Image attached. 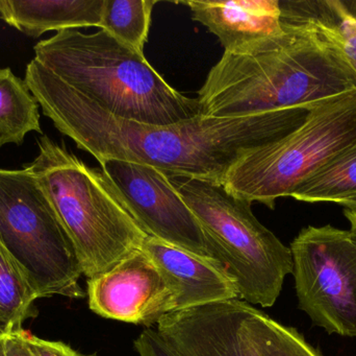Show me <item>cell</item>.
Returning <instances> with one entry per match:
<instances>
[{"label":"cell","instance_id":"4fadbf2b","mask_svg":"<svg viewBox=\"0 0 356 356\" xmlns=\"http://www.w3.org/2000/svg\"><path fill=\"white\" fill-rule=\"evenodd\" d=\"M143 252L160 270L175 295V311L240 299L236 281L215 259L148 236Z\"/></svg>","mask_w":356,"mask_h":356},{"label":"cell","instance_id":"ba28073f","mask_svg":"<svg viewBox=\"0 0 356 356\" xmlns=\"http://www.w3.org/2000/svg\"><path fill=\"white\" fill-rule=\"evenodd\" d=\"M290 249L299 309L328 334L356 338V246L350 231L309 226Z\"/></svg>","mask_w":356,"mask_h":356},{"label":"cell","instance_id":"484cf974","mask_svg":"<svg viewBox=\"0 0 356 356\" xmlns=\"http://www.w3.org/2000/svg\"><path fill=\"white\" fill-rule=\"evenodd\" d=\"M345 4L356 18V0H344Z\"/></svg>","mask_w":356,"mask_h":356},{"label":"cell","instance_id":"5bb4252c","mask_svg":"<svg viewBox=\"0 0 356 356\" xmlns=\"http://www.w3.org/2000/svg\"><path fill=\"white\" fill-rule=\"evenodd\" d=\"M286 22L309 31L356 90V18L344 0H282Z\"/></svg>","mask_w":356,"mask_h":356},{"label":"cell","instance_id":"9c48e42d","mask_svg":"<svg viewBox=\"0 0 356 356\" xmlns=\"http://www.w3.org/2000/svg\"><path fill=\"white\" fill-rule=\"evenodd\" d=\"M99 164L148 236L213 258L200 223L167 173L149 165L116 159Z\"/></svg>","mask_w":356,"mask_h":356},{"label":"cell","instance_id":"277c9868","mask_svg":"<svg viewBox=\"0 0 356 356\" xmlns=\"http://www.w3.org/2000/svg\"><path fill=\"white\" fill-rule=\"evenodd\" d=\"M39 155L24 165L45 192L88 279L112 270L148 238L102 169L42 135Z\"/></svg>","mask_w":356,"mask_h":356},{"label":"cell","instance_id":"2e32d148","mask_svg":"<svg viewBox=\"0 0 356 356\" xmlns=\"http://www.w3.org/2000/svg\"><path fill=\"white\" fill-rule=\"evenodd\" d=\"M31 132L44 135L39 104L23 79L10 68L0 69V148L21 146Z\"/></svg>","mask_w":356,"mask_h":356},{"label":"cell","instance_id":"3957f363","mask_svg":"<svg viewBox=\"0 0 356 356\" xmlns=\"http://www.w3.org/2000/svg\"><path fill=\"white\" fill-rule=\"evenodd\" d=\"M35 59L106 112L137 123L168 125L202 114L197 98L167 83L145 54L99 29L58 31L35 44Z\"/></svg>","mask_w":356,"mask_h":356},{"label":"cell","instance_id":"8fae6325","mask_svg":"<svg viewBox=\"0 0 356 356\" xmlns=\"http://www.w3.org/2000/svg\"><path fill=\"white\" fill-rule=\"evenodd\" d=\"M241 299L164 316L156 332L179 356H261Z\"/></svg>","mask_w":356,"mask_h":356},{"label":"cell","instance_id":"83f0119b","mask_svg":"<svg viewBox=\"0 0 356 356\" xmlns=\"http://www.w3.org/2000/svg\"><path fill=\"white\" fill-rule=\"evenodd\" d=\"M349 231H350L351 240H353V242H355L356 246V227H351Z\"/></svg>","mask_w":356,"mask_h":356},{"label":"cell","instance_id":"ac0fdd59","mask_svg":"<svg viewBox=\"0 0 356 356\" xmlns=\"http://www.w3.org/2000/svg\"><path fill=\"white\" fill-rule=\"evenodd\" d=\"M356 196V144L330 159L292 194L305 203H340Z\"/></svg>","mask_w":356,"mask_h":356},{"label":"cell","instance_id":"7402d4cb","mask_svg":"<svg viewBox=\"0 0 356 356\" xmlns=\"http://www.w3.org/2000/svg\"><path fill=\"white\" fill-rule=\"evenodd\" d=\"M23 336L33 356H83L65 343L44 340L26 330Z\"/></svg>","mask_w":356,"mask_h":356},{"label":"cell","instance_id":"cb8c5ba5","mask_svg":"<svg viewBox=\"0 0 356 356\" xmlns=\"http://www.w3.org/2000/svg\"><path fill=\"white\" fill-rule=\"evenodd\" d=\"M338 205H340V206L344 208L345 215H353V217H356V196L345 199V200L338 203Z\"/></svg>","mask_w":356,"mask_h":356},{"label":"cell","instance_id":"9a60e30c","mask_svg":"<svg viewBox=\"0 0 356 356\" xmlns=\"http://www.w3.org/2000/svg\"><path fill=\"white\" fill-rule=\"evenodd\" d=\"M106 0H0V18L33 38L49 31L100 27Z\"/></svg>","mask_w":356,"mask_h":356},{"label":"cell","instance_id":"44dd1931","mask_svg":"<svg viewBox=\"0 0 356 356\" xmlns=\"http://www.w3.org/2000/svg\"><path fill=\"white\" fill-rule=\"evenodd\" d=\"M139 356H179L156 330L147 328L135 341Z\"/></svg>","mask_w":356,"mask_h":356},{"label":"cell","instance_id":"d6986e66","mask_svg":"<svg viewBox=\"0 0 356 356\" xmlns=\"http://www.w3.org/2000/svg\"><path fill=\"white\" fill-rule=\"evenodd\" d=\"M154 0H106L99 29L144 54Z\"/></svg>","mask_w":356,"mask_h":356},{"label":"cell","instance_id":"ffe728a7","mask_svg":"<svg viewBox=\"0 0 356 356\" xmlns=\"http://www.w3.org/2000/svg\"><path fill=\"white\" fill-rule=\"evenodd\" d=\"M247 318L261 356H322L295 328L247 303Z\"/></svg>","mask_w":356,"mask_h":356},{"label":"cell","instance_id":"7c38bea8","mask_svg":"<svg viewBox=\"0 0 356 356\" xmlns=\"http://www.w3.org/2000/svg\"><path fill=\"white\" fill-rule=\"evenodd\" d=\"M193 19L202 23L221 42L226 52L252 54L264 52L291 25L282 0L184 1Z\"/></svg>","mask_w":356,"mask_h":356},{"label":"cell","instance_id":"4316f807","mask_svg":"<svg viewBox=\"0 0 356 356\" xmlns=\"http://www.w3.org/2000/svg\"><path fill=\"white\" fill-rule=\"evenodd\" d=\"M349 222H350L351 227H356V217L350 215H345Z\"/></svg>","mask_w":356,"mask_h":356},{"label":"cell","instance_id":"6da1fadb","mask_svg":"<svg viewBox=\"0 0 356 356\" xmlns=\"http://www.w3.org/2000/svg\"><path fill=\"white\" fill-rule=\"evenodd\" d=\"M24 82L54 127L98 162L131 161L167 175L222 184L243 155L284 137L309 113L280 111L236 117L201 114L173 125H148L106 112L35 58L27 65Z\"/></svg>","mask_w":356,"mask_h":356},{"label":"cell","instance_id":"7a4b0ae2","mask_svg":"<svg viewBox=\"0 0 356 356\" xmlns=\"http://www.w3.org/2000/svg\"><path fill=\"white\" fill-rule=\"evenodd\" d=\"M268 49L224 52L198 91L204 116L236 117L305 111L355 89L342 69L309 31L296 25Z\"/></svg>","mask_w":356,"mask_h":356},{"label":"cell","instance_id":"d4e9b609","mask_svg":"<svg viewBox=\"0 0 356 356\" xmlns=\"http://www.w3.org/2000/svg\"><path fill=\"white\" fill-rule=\"evenodd\" d=\"M6 334L8 332L0 327V356H8L6 351Z\"/></svg>","mask_w":356,"mask_h":356},{"label":"cell","instance_id":"52a82bcc","mask_svg":"<svg viewBox=\"0 0 356 356\" xmlns=\"http://www.w3.org/2000/svg\"><path fill=\"white\" fill-rule=\"evenodd\" d=\"M0 242L27 274L40 298L85 297L74 248L26 167L0 169Z\"/></svg>","mask_w":356,"mask_h":356},{"label":"cell","instance_id":"8992f818","mask_svg":"<svg viewBox=\"0 0 356 356\" xmlns=\"http://www.w3.org/2000/svg\"><path fill=\"white\" fill-rule=\"evenodd\" d=\"M356 144V90L318 105L296 129L243 155L224 185L249 202L274 209L318 169Z\"/></svg>","mask_w":356,"mask_h":356},{"label":"cell","instance_id":"5b68a950","mask_svg":"<svg viewBox=\"0 0 356 356\" xmlns=\"http://www.w3.org/2000/svg\"><path fill=\"white\" fill-rule=\"evenodd\" d=\"M171 184L196 215L211 257L221 263L250 305L272 307L286 276L293 273L291 249L253 215L252 203L209 180L168 175Z\"/></svg>","mask_w":356,"mask_h":356},{"label":"cell","instance_id":"30bf717a","mask_svg":"<svg viewBox=\"0 0 356 356\" xmlns=\"http://www.w3.org/2000/svg\"><path fill=\"white\" fill-rule=\"evenodd\" d=\"M87 286L90 309L104 319L150 328L175 313L172 291L142 249L106 273L88 279Z\"/></svg>","mask_w":356,"mask_h":356},{"label":"cell","instance_id":"e0dca14e","mask_svg":"<svg viewBox=\"0 0 356 356\" xmlns=\"http://www.w3.org/2000/svg\"><path fill=\"white\" fill-rule=\"evenodd\" d=\"M40 299L27 274L0 242V327L6 332L22 328L35 318Z\"/></svg>","mask_w":356,"mask_h":356},{"label":"cell","instance_id":"603a6c76","mask_svg":"<svg viewBox=\"0 0 356 356\" xmlns=\"http://www.w3.org/2000/svg\"><path fill=\"white\" fill-rule=\"evenodd\" d=\"M24 330H15L6 334V351L8 356H33L23 336Z\"/></svg>","mask_w":356,"mask_h":356}]
</instances>
